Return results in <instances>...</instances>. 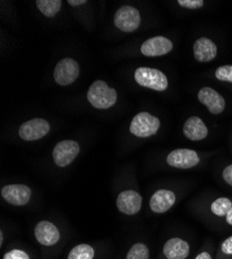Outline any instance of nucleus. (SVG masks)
Wrapping results in <instances>:
<instances>
[{
    "mask_svg": "<svg viewBox=\"0 0 232 259\" xmlns=\"http://www.w3.org/2000/svg\"><path fill=\"white\" fill-rule=\"evenodd\" d=\"M200 158L195 150L187 148L175 149L168 155L167 163L171 167L178 169H189L197 166Z\"/></svg>",
    "mask_w": 232,
    "mask_h": 259,
    "instance_id": "6e6552de",
    "label": "nucleus"
},
{
    "mask_svg": "<svg viewBox=\"0 0 232 259\" xmlns=\"http://www.w3.org/2000/svg\"><path fill=\"white\" fill-rule=\"evenodd\" d=\"M195 259H212V256L208 252H202Z\"/></svg>",
    "mask_w": 232,
    "mask_h": 259,
    "instance_id": "cd10ccee",
    "label": "nucleus"
},
{
    "mask_svg": "<svg viewBox=\"0 0 232 259\" xmlns=\"http://www.w3.org/2000/svg\"><path fill=\"white\" fill-rule=\"evenodd\" d=\"M95 250L88 244H80L75 246L69 253L68 259H93Z\"/></svg>",
    "mask_w": 232,
    "mask_h": 259,
    "instance_id": "6ab92c4d",
    "label": "nucleus"
},
{
    "mask_svg": "<svg viewBox=\"0 0 232 259\" xmlns=\"http://www.w3.org/2000/svg\"><path fill=\"white\" fill-rule=\"evenodd\" d=\"M175 201L176 196L172 191L161 189L152 195L150 199V208L156 213H163L174 205Z\"/></svg>",
    "mask_w": 232,
    "mask_h": 259,
    "instance_id": "4468645a",
    "label": "nucleus"
},
{
    "mask_svg": "<svg viewBox=\"0 0 232 259\" xmlns=\"http://www.w3.org/2000/svg\"><path fill=\"white\" fill-rule=\"evenodd\" d=\"M232 207V202L230 199L226 197H221L215 200L212 203V211L216 214L219 215V217H224V215H227L228 211Z\"/></svg>",
    "mask_w": 232,
    "mask_h": 259,
    "instance_id": "412c9836",
    "label": "nucleus"
},
{
    "mask_svg": "<svg viewBox=\"0 0 232 259\" xmlns=\"http://www.w3.org/2000/svg\"><path fill=\"white\" fill-rule=\"evenodd\" d=\"M35 236L37 241L43 246H53L60 239L59 230L49 221H41L37 224L35 228Z\"/></svg>",
    "mask_w": 232,
    "mask_h": 259,
    "instance_id": "f8f14e48",
    "label": "nucleus"
},
{
    "mask_svg": "<svg viewBox=\"0 0 232 259\" xmlns=\"http://www.w3.org/2000/svg\"><path fill=\"white\" fill-rule=\"evenodd\" d=\"M183 134L189 140L199 141L206 138L208 130L201 118L193 116L185 121L183 125Z\"/></svg>",
    "mask_w": 232,
    "mask_h": 259,
    "instance_id": "dca6fc26",
    "label": "nucleus"
},
{
    "mask_svg": "<svg viewBox=\"0 0 232 259\" xmlns=\"http://www.w3.org/2000/svg\"><path fill=\"white\" fill-rule=\"evenodd\" d=\"M149 249L143 243L135 244L126 255V259H149Z\"/></svg>",
    "mask_w": 232,
    "mask_h": 259,
    "instance_id": "aec40b11",
    "label": "nucleus"
},
{
    "mask_svg": "<svg viewBox=\"0 0 232 259\" xmlns=\"http://www.w3.org/2000/svg\"><path fill=\"white\" fill-rule=\"evenodd\" d=\"M162 251L168 259H185L189 255V245L179 237H173L164 244Z\"/></svg>",
    "mask_w": 232,
    "mask_h": 259,
    "instance_id": "2eb2a0df",
    "label": "nucleus"
},
{
    "mask_svg": "<svg viewBox=\"0 0 232 259\" xmlns=\"http://www.w3.org/2000/svg\"><path fill=\"white\" fill-rule=\"evenodd\" d=\"M159 126L160 121L157 117L148 112H141L131 120L129 130L135 136L147 138L156 134Z\"/></svg>",
    "mask_w": 232,
    "mask_h": 259,
    "instance_id": "7ed1b4c3",
    "label": "nucleus"
},
{
    "mask_svg": "<svg viewBox=\"0 0 232 259\" xmlns=\"http://www.w3.org/2000/svg\"><path fill=\"white\" fill-rule=\"evenodd\" d=\"M36 5L42 14L51 18L59 12L61 2L60 0H38V2H36Z\"/></svg>",
    "mask_w": 232,
    "mask_h": 259,
    "instance_id": "a211bd4d",
    "label": "nucleus"
},
{
    "mask_svg": "<svg viewBox=\"0 0 232 259\" xmlns=\"http://www.w3.org/2000/svg\"><path fill=\"white\" fill-rule=\"evenodd\" d=\"M221 249H222V252L226 255H232V235L229 236L228 239H226L222 246H221Z\"/></svg>",
    "mask_w": 232,
    "mask_h": 259,
    "instance_id": "393cba45",
    "label": "nucleus"
},
{
    "mask_svg": "<svg viewBox=\"0 0 232 259\" xmlns=\"http://www.w3.org/2000/svg\"><path fill=\"white\" fill-rule=\"evenodd\" d=\"M68 4L72 7H79L84 4H87L86 0H68Z\"/></svg>",
    "mask_w": 232,
    "mask_h": 259,
    "instance_id": "bb28decb",
    "label": "nucleus"
},
{
    "mask_svg": "<svg viewBox=\"0 0 232 259\" xmlns=\"http://www.w3.org/2000/svg\"><path fill=\"white\" fill-rule=\"evenodd\" d=\"M198 99L207 107L208 111L213 114H220L225 109L226 103L224 98L210 88L201 89L198 93Z\"/></svg>",
    "mask_w": 232,
    "mask_h": 259,
    "instance_id": "ddd939ff",
    "label": "nucleus"
},
{
    "mask_svg": "<svg viewBox=\"0 0 232 259\" xmlns=\"http://www.w3.org/2000/svg\"><path fill=\"white\" fill-rule=\"evenodd\" d=\"M88 100L96 109H109L117 102V92L104 81H95L88 91Z\"/></svg>",
    "mask_w": 232,
    "mask_h": 259,
    "instance_id": "f257e3e1",
    "label": "nucleus"
},
{
    "mask_svg": "<svg viewBox=\"0 0 232 259\" xmlns=\"http://www.w3.org/2000/svg\"><path fill=\"white\" fill-rule=\"evenodd\" d=\"M4 259H30V258L26 252L15 249L6 253L4 256Z\"/></svg>",
    "mask_w": 232,
    "mask_h": 259,
    "instance_id": "b1692460",
    "label": "nucleus"
},
{
    "mask_svg": "<svg viewBox=\"0 0 232 259\" xmlns=\"http://www.w3.org/2000/svg\"><path fill=\"white\" fill-rule=\"evenodd\" d=\"M79 144L73 140H64L58 142L53 148V161L58 167L69 166L79 154Z\"/></svg>",
    "mask_w": 232,
    "mask_h": 259,
    "instance_id": "39448f33",
    "label": "nucleus"
},
{
    "mask_svg": "<svg viewBox=\"0 0 232 259\" xmlns=\"http://www.w3.org/2000/svg\"><path fill=\"white\" fill-rule=\"evenodd\" d=\"M49 130L48 121L43 118H34L20 126L19 136L25 141H35L46 136Z\"/></svg>",
    "mask_w": 232,
    "mask_h": 259,
    "instance_id": "0eeeda50",
    "label": "nucleus"
},
{
    "mask_svg": "<svg viewBox=\"0 0 232 259\" xmlns=\"http://www.w3.org/2000/svg\"><path fill=\"white\" fill-rule=\"evenodd\" d=\"M114 22L121 31L132 32L137 30L141 24L140 12L134 7L124 6L116 12Z\"/></svg>",
    "mask_w": 232,
    "mask_h": 259,
    "instance_id": "20e7f679",
    "label": "nucleus"
},
{
    "mask_svg": "<svg viewBox=\"0 0 232 259\" xmlns=\"http://www.w3.org/2000/svg\"><path fill=\"white\" fill-rule=\"evenodd\" d=\"M178 4L180 7L191 9V10H196V9L202 8L204 5V2L203 0H179Z\"/></svg>",
    "mask_w": 232,
    "mask_h": 259,
    "instance_id": "5701e85b",
    "label": "nucleus"
},
{
    "mask_svg": "<svg viewBox=\"0 0 232 259\" xmlns=\"http://www.w3.org/2000/svg\"><path fill=\"white\" fill-rule=\"evenodd\" d=\"M135 79L140 86L156 92H163L168 89V79L165 75L156 69L139 68L135 72Z\"/></svg>",
    "mask_w": 232,
    "mask_h": 259,
    "instance_id": "f03ea898",
    "label": "nucleus"
},
{
    "mask_svg": "<svg viewBox=\"0 0 232 259\" xmlns=\"http://www.w3.org/2000/svg\"><path fill=\"white\" fill-rule=\"evenodd\" d=\"M142 196L134 190L123 191L119 194L117 198V207L118 209L128 215L136 214L140 211L142 207Z\"/></svg>",
    "mask_w": 232,
    "mask_h": 259,
    "instance_id": "9b49d317",
    "label": "nucleus"
},
{
    "mask_svg": "<svg viewBox=\"0 0 232 259\" xmlns=\"http://www.w3.org/2000/svg\"><path fill=\"white\" fill-rule=\"evenodd\" d=\"M2 196L12 205L22 206L30 200L31 190L26 185H8L2 189Z\"/></svg>",
    "mask_w": 232,
    "mask_h": 259,
    "instance_id": "1a4fd4ad",
    "label": "nucleus"
},
{
    "mask_svg": "<svg viewBox=\"0 0 232 259\" xmlns=\"http://www.w3.org/2000/svg\"><path fill=\"white\" fill-rule=\"evenodd\" d=\"M194 55L195 58L200 62L212 61L217 56V46L212 39L201 37L195 42Z\"/></svg>",
    "mask_w": 232,
    "mask_h": 259,
    "instance_id": "f3484780",
    "label": "nucleus"
},
{
    "mask_svg": "<svg viewBox=\"0 0 232 259\" xmlns=\"http://www.w3.org/2000/svg\"><path fill=\"white\" fill-rule=\"evenodd\" d=\"M173 49V42L164 36H154L147 39L141 47V52L145 56L156 57L165 55Z\"/></svg>",
    "mask_w": 232,
    "mask_h": 259,
    "instance_id": "9d476101",
    "label": "nucleus"
},
{
    "mask_svg": "<svg viewBox=\"0 0 232 259\" xmlns=\"http://www.w3.org/2000/svg\"><path fill=\"white\" fill-rule=\"evenodd\" d=\"M79 75L78 63L72 58H64L56 64L54 69V80L61 86L72 84Z\"/></svg>",
    "mask_w": 232,
    "mask_h": 259,
    "instance_id": "423d86ee",
    "label": "nucleus"
},
{
    "mask_svg": "<svg viewBox=\"0 0 232 259\" xmlns=\"http://www.w3.org/2000/svg\"><path fill=\"white\" fill-rule=\"evenodd\" d=\"M216 78L220 81L232 83V66H223L217 69Z\"/></svg>",
    "mask_w": 232,
    "mask_h": 259,
    "instance_id": "4be33fe9",
    "label": "nucleus"
},
{
    "mask_svg": "<svg viewBox=\"0 0 232 259\" xmlns=\"http://www.w3.org/2000/svg\"><path fill=\"white\" fill-rule=\"evenodd\" d=\"M223 179L224 181L230 185L232 187V164L227 166L224 170H223Z\"/></svg>",
    "mask_w": 232,
    "mask_h": 259,
    "instance_id": "a878e982",
    "label": "nucleus"
},
{
    "mask_svg": "<svg viewBox=\"0 0 232 259\" xmlns=\"http://www.w3.org/2000/svg\"><path fill=\"white\" fill-rule=\"evenodd\" d=\"M226 221H227V223L229 225L232 226V207H231V209L228 211V213L226 215Z\"/></svg>",
    "mask_w": 232,
    "mask_h": 259,
    "instance_id": "c85d7f7f",
    "label": "nucleus"
},
{
    "mask_svg": "<svg viewBox=\"0 0 232 259\" xmlns=\"http://www.w3.org/2000/svg\"><path fill=\"white\" fill-rule=\"evenodd\" d=\"M3 244H4V233L2 231L0 232V246H3Z\"/></svg>",
    "mask_w": 232,
    "mask_h": 259,
    "instance_id": "c756f323",
    "label": "nucleus"
}]
</instances>
